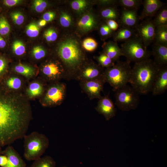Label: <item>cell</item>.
<instances>
[{"mask_svg":"<svg viewBox=\"0 0 167 167\" xmlns=\"http://www.w3.org/2000/svg\"><path fill=\"white\" fill-rule=\"evenodd\" d=\"M31 117V110L27 103L16 96H0V146L23 138Z\"/></svg>","mask_w":167,"mask_h":167,"instance_id":"6da1fadb","label":"cell"},{"mask_svg":"<svg viewBox=\"0 0 167 167\" xmlns=\"http://www.w3.org/2000/svg\"><path fill=\"white\" fill-rule=\"evenodd\" d=\"M159 68L150 58L135 63L129 83L139 94H147L152 92Z\"/></svg>","mask_w":167,"mask_h":167,"instance_id":"7a4b0ae2","label":"cell"},{"mask_svg":"<svg viewBox=\"0 0 167 167\" xmlns=\"http://www.w3.org/2000/svg\"><path fill=\"white\" fill-rule=\"evenodd\" d=\"M58 54L69 72L68 78H75L77 70L83 60V56L77 42L69 39L62 43L58 49Z\"/></svg>","mask_w":167,"mask_h":167,"instance_id":"3957f363","label":"cell"},{"mask_svg":"<svg viewBox=\"0 0 167 167\" xmlns=\"http://www.w3.org/2000/svg\"><path fill=\"white\" fill-rule=\"evenodd\" d=\"M130 62L126 61L117 62L116 64L104 71L103 78L115 91L129 83L132 74V68Z\"/></svg>","mask_w":167,"mask_h":167,"instance_id":"277c9868","label":"cell"},{"mask_svg":"<svg viewBox=\"0 0 167 167\" xmlns=\"http://www.w3.org/2000/svg\"><path fill=\"white\" fill-rule=\"evenodd\" d=\"M23 138L24 156L28 161H34L41 157L49 145L48 138L45 135L37 131L25 135Z\"/></svg>","mask_w":167,"mask_h":167,"instance_id":"5b68a950","label":"cell"},{"mask_svg":"<svg viewBox=\"0 0 167 167\" xmlns=\"http://www.w3.org/2000/svg\"><path fill=\"white\" fill-rule=\"evenodd\" d=\"M121 49L123 56L130 63L138 62L148 59L151 54L136 33L124 41L122 44Z\"/></svg>","mask_w":167,"mask_h":167,"instance_id":"8992f818","label":"cell"},{"mask_svg":"<svg viewBox=\"0 0 167 167\" xmlns=\"http://www.w3.org/2000/svg\"><path fill=\"white\" fill-rule=\"evenodd\" d=\"M115 104L122 111L135 109L140 101L139 94L132 87L124 86L115 91Z\"/></svg>","mask_w":167,"mask_h":167,"instance_id":"52a82bcc","label":"cell"},{"mask_svg":"<svg viewBox=\"0 0 167 167\" xmlns=\"http://www.w3.org/2000/svg\"><path fill=\"white\" fill-rule=\"evenodd\" d=\"M66 92V86L64 84L58 83L52 85L46 91L44 98L43 105L51 107L60 105L65 98Z\"/></svg>","mask_w":167,"mask_h":167,"instance_id":"ba28073f","label":"cell"},{"mask_svg":"<svg viewBox=\"0 0 167 167\" xmlns=\"http://www.w3.org/2000/svg\"><path fill=\"white\" fill-rule=\"evenodd\" d=\"M155 28L151 18L143 20L135 28L136 34L147 48L153 42Z\"/></svg>","mask_w":167,"mask_h":167,"instance_id":"9c48e42d","label":"cell"},{"mask_svg":"<svg viewBox=\"0 0 167 167\" xmlns=\"http://www.w3.org/2000/svg\"><path fill=\"white\" fill-rule=\"evenodd\" d=\"M105 83L104 78L80 81L81 88L90 99H100L101 92Z\"/></svg>","mask_w":167,"mask_h":167,"instance_id":"30bf717a","label":"cell"},{"mask_svg":"<svg viewBox=\"0 0 167 167\" xmlns=\"http://www.w3.org/2000/svg\"><path fill=\"white\" fill-rule=\"evenodd\" d=\"M95 109L98 113L104 116L107 121L116 115V109L109 95L102 96L99 99Z\"/></svg>","mask_w":167,"mask_h":167,"instance_id":"8fae6325","label":"cell"},{"mask_svg":"<svg viewBox=\"0 0 167 167\" xmlns=\"http://www.w3.org/2000/svg\"><path fill=\"white\" fill-rule=\"evenodd\" d=\"M42 72L45 77L51 81L67 77L63 69L56 62H50L45 64L42 69Z\"/></svg>","mask_w":167,"mask_h":167,"instance_id":"7c38bea8","label":"cell"},{"mask_svg":"<svg viewBox=\"0 0 167 167\" xmlns=\"http://www.w3.org/2000/svg\"><path fill=\"white\" fill-rule=\"evenodd\" d=\"M79 71L74 78L80 81L103 77L104 71L101 67L97 66H88Z\"/></svg>","mask_w":167,"mask_h":167,"instance_id":"4fadbf2b","label":"cell"},{"mask_svg":"<svg viewBox=\"0 0 167 167\" xmlns=\"http://www.w3.org/2000/svg\"><path fill=\"white\" fill-rule=\"evenodd\" d=\"M143 10L139 15V20L154 16L157 11L165 4L160 0H144L143 1Z\"/></svg>","mask_w":167,"mask_h":167,"instance_id":"5bb4252c","label":"cell"},{"mask_svg":"<svg viewBox=\"0 0 167 167\" xmlns=\"http://www.w3.org/2000/svg\"><path fill=\"white\" fill-rule=\"evenodd\" d=\"M167 89V66L160 68L154 81L152 92L154 96L164 93Z\"/></svg>","mask_w":167,"mask_h":167,"instance_id":"9a60e30c","label":"cell"},{"mask_svg":"<svg viewBox=\"0 0 167 167\" xmlns=\"http://www.w3.org/2000/svg\"><path fill=\"white\" fill-rule=\"evenodd\" d=\"M139 20L137 11L123 9L118 22L121 27L134 28L139 24Z\"/></svg>","mask_w":167,"mask_h":167,"instance_id":"2e32d148","label":"cell"},{"mask_svg":"<svg viewBox=\"0 0 167 167\" xmlns=\"http://www.w3.org/2000/svg\"><path fill=\"white\" fill-rule=\"evenodd\" d=\"M151 54L159 68L167 66V46L153 43Z\"/></svg>","mask_w":167,"mask_h":167,"instance_id":"e0dca14e","label":"cell"},{"mask_svg":"<svg viewBox=\"0 0 167 167\" xmlns=\"http://www.w3.org/2000/svg\"><path fill=\"white\" fill-rule=\"evenodd\" d=\"M2 154L7 157L8 162L4 167H26V164L17 152L11 146H8Z\"/></svg>","mask_w":167,"mask_h":167,"instance_id":"ac0fdd59","label":"cell"},{"mask_svg":"<svg viewBox=\"0 0 167 167\" xmlns=\"http://www.w3.org/2000/svg\"><path fill=\"white\" fill-rule=\"evenodd\" d=\"M104 53L114 62L119 60L123 56L121 49L116 42H110L105 43L104 46Z\"/></svg>","mask_w":167,"mask_h":167,"instance_id":"d6986e66","label":"cell"},{"mask_svg":"<svg viewBox=\"0 0 167 167\" xmlns=\"http://www.w3.org/2000/svg\"><path fill=\"white\" fill-rule=\"evenodd\" d=\"M135 34V31L134 28L122 27L114 33L113 38L115 42H124Z\"/></svg>","mask_w":167,"mask_h":167,"instance_id":"ffe728a7","label":"cell"},{"mask_svg":"<svg viewBox=\"0 0 167 167\" xmlns=\"http://www.w3.org/2000/svg\"><path fill=\"white\" fill-rule=\"evenodd\" d=\"M153 42L167 46V25L156 27Z\"/></svg>","mask_w":167,"mask_h":167,"instance_id":"44dd1931","label":"cell"},{"mask_svg":"<svg viewBox=\"0 0 167 167\" xmlns=\"http://www.w3.org/2000/svg\"><path fill=\"white\" fill-rule=\"evenodd\" d=\"M101 16L106 20L112 19L118 22L120 15L119 11L113 6L105 8L101 11Z\"/></svg>","mask_w":167,"mask_h":167,"instance_id":"7402d4cb","label":"cell"},{"mask_svg":"<svg viewBox=\"0 0 167 167\" xmlns=\"http://www.w3.org/2000/svg\"><path fill=\"white\" fill-rule=\"evenodd\" d=\"M96 24L94 17L90 15L83 16L78 23V26L85 31H88L93 28Z\"/></svg>","mask_w":167,"mask_h":167,"instance_id":"603a6c76","label":"cell"},{"mask_svg":"<svg viewBox=\"0 0 167 167\" xmlns=\"http://www.w3.org/2000/svg\"><path fill=\"white\" fill-rule=\"evenodd\" d=\"M153 19L155 27L167 25V8L165 5L156 13Z\"/></svg>","mask_w":167,"mask_h":167,"instance_id":"cb8c5ba5","label":"cell"},{"mask_svg":"<svg viewBox=\"0 0 167 167\" xmlns=\"http://www.w3.org/2000/svg\"><path fill=\"white\" fill-rule=\"evenodd\" d=\"M56 162L51 156H46L34 161L30 167H55Z\"/></svg>","mask_w":167,"mask_h":167,"instance_id":"d4e9b609","label":"cell"},{"mask_svg":"<svg viewBox=\"0 0 167 167\" xmlns=\"http://www.w3.org/2000/svg\"><path fill=\"white\" fill-rule=\"evenodd\" d=\"M141 0H118L117 4L123 9L137 11L142 4Z\"/></svg>","mask_w":167,"mask_h":167,"instance_id":"484cf974","label":"cell"},{"mask_svg":"<svg viewBox=\"0 0 167 167\" xmlns=\"http://www.w3.org/2000/svg\"><path fill=\"white\" fill-rule=\"evenodd\" d=\"M14 69L16 72L27 77L32 76L35 74L33 68L20 63L15 66Z\"/></svg>","mask_w":167,"mask_h":167,"instance_id":"4316f807","label":"cell"},{"mask_svg":"<svg viewBox=\"0 0 167 167\" xmlns=\"http://www.w3.org/2000/svg\"><path fill=\"white\" fill-rule=\"evenodd\" d=\"M43 88L42 85L37 82H33L29 85L27 92L28 95L34 97L40 95L42 92Z\"/></svg>","mask_w":167,"mask_h":167,"instance_id":"83f0119b","label":"cell"},{"mask_svg":"<svg viewBox=\"0 0 167 167\" xmlns=\"http://www.w3.org/2000/svg\"><path fill=\"white\" fill-rule=\"evenodd\" d=\"M97 59L102 67H105L107 68L113 66L115 64L114 62L104 53L101 54L97 57Z\"/></svg>","mask_w":167,"mask_h":167,"instance_id":"f1b7e54d","label":"cell"},{"mask_svg":"<svg viewBox=\"0 0 167 167\" xmlns=\"http://www.w3.org/2000/svg\"><path fill=\"white\" fill-rule=\"evenodd\" d=\"M40 29L38 26L34 23L28 24L26 28V33L30 37H35L39 35Z\"/></svg>","mask_w":167,"mask_h":167,"instance_id":"f546056e","label":"cell"},{"mask_svg":"<svg viewBox=\"0 0 167 167\" xmlns=\"http://www.w3.org/2000/svg\"><path fill=\"white\" fill-rule=\"evenodd\" d=\"M13 50L16 55L20 56L24 54L25 51V48L23 43L20 41L16 40L13 43Z\"/></svg>","mask_w":167,"mask_h":167,"instance_id":"4dcf8cb0","label":"cell"},{"mask_svg":"<svg viewBox=\"0 0 167 167\" xmlns=\"http://www.w3.org/2000/svg\"><path fill=\"white\" fill-rule=\"evenodd\" d=\"M82 45L86 50L89 51H92L95 50L97 48L98 43L93 39L87 38L84 41Z\"/></svg>","mask_w":167,"mask_h":167,"instance_id":"1f68e13d","label":"cell"},{"mask_svg":"<svg viewBox=\"0 0 167 167\" xmlns=\"http://www.w3.org/2000/svg\"><path fill=\"white\" fill-rule=\"evenodd\" d=\"M10 30V27L8 22L4 17L0 18V34L5 35L8 34Z\"/></svg>","mask_w":167,"mask_h":167,"instance_id":"d6a6232c","label":"cell"},{"mask_svg":"<svg viewBox=\"0 0 167 167\" xmlns=\"http://www.w3.org/2000/svg\"><path fill=\"white\" fill-rule=\"evenodd\" d=\"M6 84L8 87L11 88L17 89L21 87V81L19 78L12 77L7 80Z\"/></svg>","mask_w":167,"mask_h":167,"instance_id":"836d02e7","label":"cell"},{"mask_svg":"<svg viewBox=\"0 0 167 167\" xmlns=\"http://www.w3.org/2000/svg\"><path fill=\"white\" fill-rule=\"evenodd\" d=\"M32 54L36 59L39 60L44 58L45 55L46 53L45 50L41 47L38 46L33 49Z\"/></svg>","mask_w":167,"mask_h":167,"instance_id":"e575fe53","label":"cell"},{"mask_svg":"<svg viewBox=\"0 0 167 167\" xmlns=\"http://www.w3.org/2000/svg\"><path fill=\"white\" fill-rule=\"evenodd\" d=\"M11 16L14 23L16 25H21L24 22V17L19 11L14 12L11 14Z\"/></svg>","mask_w":167,"mask_h":167,"instance_id":"d590c367","label":"cell"},{"mask_svg":"<svg viewBox=\"0 0 167 167\" xmlns=\"http://www.w3.org/2000/svg\"><path fill=\"white\" fill-rule=\"evenodd\" d=\"M33 6L35 10L38 12H42L47 6V4L45 1L42 0H34Z\"/></svg>","mask_w":167,"mask_h":167,"instance_id":"8d00e7d4","label":"cell"},{"mask_svg":"<svg viewBox=\"0 0 167 167\" xmlns=\"http://www.w3.org/2000/svg\"><path fill=\"white\" fill-rule=\"evenodd\" d=\"M113 32L106 24H102L99 29L100 34L101 36L103 37H107L111 36Z\"/></svg>","mask_w":167,"mask_h":167,"instance_id":"74e56055","label":"cell"},{"mask_svg":"<svg viewBox=\"0 0 167 167\" xmlns=\"http://www.w3.org/2000/svg\"><path fill=\"white\" fill-rule=\"evenodd\" d=\"M71 22V18L69 15L65 13H62L60 18V22L62 26L64 27H68Z\"/></svg>","mask_w":167,"mask_h":167,"instance_id":"f35d334b","label":"cell"},{"mask_svg":"<svg viewBox=\"0 0 167 167\" xmlns=\"http://www.w3.org/2000/svg\"><path fill=\"white\" fill-rule=\"evenodd\" d=\"M72 8L76 11H80L84 9L87 6L85 0H78L73 1L71 4Z\"/></svg>","mask_w":167,"mask_h":167,"instance_id":"ab89813d","label":"cell"},{"mask_svg":"<svg viewBox=\"0 0 167 167\" xmlns=\"http://www.w3.org/2000/svg\"><path fill=\"white\" fill-rule=\"evenodd\" d=\"M106 24L109 28L114 32L118 30L119 26L117 21L112 19L107 20Z\"/></svg>","mask_w":167,"mask_h":167,"instance_id":"60d3db41","label":"cell"},{"mask_svg":"<svg viewBox=\"0 0 167 167\" xmlns=\"http://www.w3.org/2000/svg\"><path fill=\"white\" fill-rule=\"evenodd\" d=\"M55 14L53 11H48L44 14L43 16V19L46 22L52 21L55 18Z\"/></svg>","mask_w":167,"mask_h":167,"instance_id":"b9f144b4","label":"cell"},{"mask_svg":"<svg viewBox=\"0 0 167 167\" xmlns=\"http://www.w3.org/2000/svg\"><path fill=\"white\" fill-rule=\"evenodd\" d=\"M22 2L19 0H5L3 1L4 4L8 6H13L18 4Z\"/></svg>","mask_w":167,"mask_h":167,"instance_id":"7bdbcfd3","label":"cell"},{"mask_svg":"<svg viewBox=\"0 0 167 167\" xmlns=\"http://www.w3.org/2000/svg\"><path fill=\"white\" fill-rule=\"evenodd\" d=\"M51 41H55L57 38V35L56 32L53 29L49 28L47 30Z\"/></svg>","mask_w":167,"mask_h":167,"instance_id":"ee69618b","label":"cell"},{"mask_svg":"<svg viewBox=\"0 0 167 167\" xmlns=\"http://www.w3.org/2000/svg\"><path fill=\"white\" fill-rule=\"evenodd\" d=\"M8 162L7 157L5 155L1 154L0 155V166L4 167L7 164Z\"/></svg>","mask_w":167,"mask_h":167,"instance_id":"f6af8a7d","label":"cell"},{"mask_svg":"<svg viewBox=\"0 0 167 167\" xmlns=\"http://www.w3.org/2000/svg\"><path fill=\"white\" fill-rule=\"evenodd\" d=\"M6 65L5 61L3 58H0V74L6 68Z\"/></svg>","mask_w":167,"mask_h":167,"instance_id":"bcb514c9","label":"cell"},{"mask_svg":"<svg viewBox=\"0 0 167 167\" xmlns=\"http://www.w3.org/2000/svg\"><path fill=\"white\" fill-rule=\"evenodd\" d=\"M6 45V42L4 39L0 35V48H3Z\"/></svg>","mask_w":167,"mask_h":167,"instance_id":"7dc6e473","label":"cell"},{"mask_svg":"<svg viewBox=\"0 0 167 167\" xmlns=\"http://www.w3.org/2000/svg\"><path fill=\"white\" fill-rule=\"evenodd\" d=\"M44 36L46 40L48 42L51 41L50 37L49 36L48 32L46 30L44 33Z\"/></svg>","mask_w":167,"mask_h":167,"instance_id":"c3c4849f","label":"cell"},{"mask_svg":"<svg viewBox=\"0 0 167 167\" xmlns=\"http://www.w3.org/2000/svg\"><path fill=\"white\" fill-rule=\"evenodd\" d=\"M46 22H47L44 19H42L39 22V26L41 27L45 26L46 24Z\"/></svg>","mask_w":167,"mask_h":167,"instance_id":"681fc988","label":"cell"},{"mask_svg":"<svg viewBox=\"0 0 167 167\" xmlns=\"http://www.w3.org/2000/svg\"><path fill=\"white\" fill-rule=\"evenodd\" d=\"M1 148H2V147L0 146V155L2 154V150Z\"/></svg>","mask_w":167,"mask_h":167,"instance_id":"f907efd6","label":"cell"},{"mask_svg":"<svg viewBox=\"0 0 167 167\" xmlns=\"http://www.w3.org/2000/svg\"><path fill=\"white\" fill-rule=\"evenodd\" d=\"M66 167V166H62V167Z\"/></svg>","mask_w":167,"mask_h":167,"instance_id":"816d5d0a","label":"cell"}]
</instances>
